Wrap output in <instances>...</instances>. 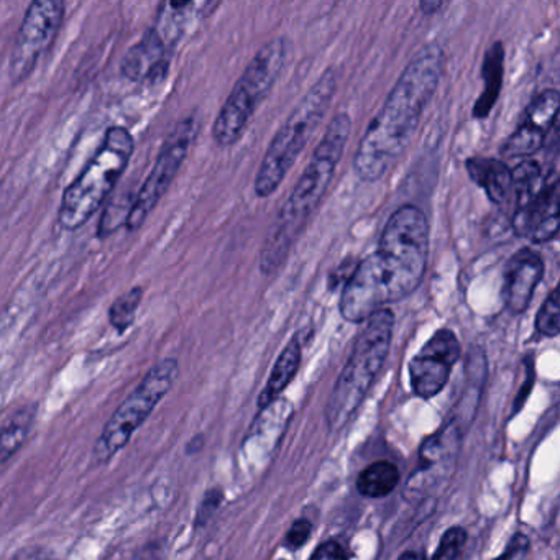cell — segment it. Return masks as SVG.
Masks as SVG:
<instances>
[{"instance_id":"cell-1","label":"cell","mask_w":560,"mask_h":560,"mask_svg":"<svg viewBox=\"0 0 560 560\" xmlns=\"http://www.w3.org/2000/svg\"><path fill=\"white\" fill-rule=\"evenodd\" d=\"M428 258V218L416 206H401L386 222L378 248L347 278L340 296L343 319L366 323L376 311L415 293L424 280Z\"/></svg>"},{"instance_id":"cell-2","label":"cell","mask_w":560,"mask_h":560,"mask_svg":"<svg viewBox=\"0 0 560 560\" xmlns=\"http://www.w3.org/2000/svg\"><path fill=\"white\" fill-rule=\"evenodd\" d=\"M444 65V50L438 42L424 45L409 61L360 140L353 159L360 182H378L398 162L438 91Z\"/></svg>"},{"instance_id":"cell-3","label":"cell","mask_w":560,"mask_h":560,"mask_svg":"<svg viewBox=\"0 0 560 560\" xmlns=\"http://www.w3.org/2000/svg\"><path fill=\"white\" fill-rule=\"evenodd\" d=\"M352 130L349 114L340 113L330 120L326 133L314 150L313 160L304 170L290 198L284 202L277 221L271 225L260 254L261 273L271 275L280 270L296 238L310 222L311 215L323 201L336 175Z\"/></svg>"},{"instance_id":"cell-4","label":"cell","mask_w":560,"mask_h":560,"mask_svg":"<svg viewBox=\"0 0 560 560\" xmlns=\"http://www.w3.org/2000/svg\"><path fill=\"white\" fill-rule=\"evenodd\" d=\"M393 330L395 314L386 307L376 311L366 320L365 329L357 337L349 360L327 402V425L332 431H339L352 419L378 378L392 349Z\"/></svg>"},{"instance_id":"cell-5","label":"cell","mask_w":560,"mask_h":560,"mask_svg":"<svg viewBox=\"0 0 560 560\" xmlns=\"http://www.w3.org/2000/svg\"><path fill=\"white\" fill-rule=\"evenodd\" d=\"M336 73L332 68H329L304 94L303 100L284 120L283 126L271 140L264 162L258 168L254 185L255 195L258 198H268L280 188L298 156L303 153L307 142L313 139L314 132L319 129L329 109L330 101L336 94Z\"/></svg>"},{"instance_id":"cell-6","label":"cell","mask_w":560,"mask_h":560,"mask_svg":"<svg viewBox=\"0 0 560 560\" xmlns=\"http://www.w3.org/2000/svg\"><path fill=\"white\" fill-rule=\"evenodd\" d=\"M136 150L132 133L110 127L83 172L65 189L58 222L65 231H78L100 211L116 188Z\"/></svg>"},{"instance_id":"cell-7","label":"cell","mask_w":560,"mask_h":560,"mask_svg":"<svg viewBox=\"0 0 560 560\" xmlns=\"http://www.w3.org/2000/svg\"><path fill=\"white\" fill-rule=\"evenodd\" d=\"M287 54V40L275 38L252 58L212 127V137L219 147L228 149L242 139L258 107L267 100L280 78Z\"/></svg>"},{"instance_id":"cell-8","label":"cell","mask_w":560,"mask_h":560,"mask_svg":"<svg viewBox=\"0 0 560 560\" xmlns=\"http://www.w3.org/2000/svg\"><path fill=\"white\" fill-rule=\"evenodd\" d=\"M179 375L178 360L163 359L156 362L143 376L136 389L124 399L113 418L104 425L93 448V464L96 467L107 464L117 452L129 444L140 425L149 419L175 385Z\"/></svg>"},{"instance_id":"cell-9","label":"cell","mask_w":560,"mask_h":560,"mask_svg":"<svg viewBox=\"0 0 560 560\" xmlns=\"http://www.w3.org/2000/svg\"><path fill=\"white\" fill-rule=\"evenodd\" d=\"M67 15L63 0H34L25 12L9 58V78L21 84L57 40Z\"/></svg>"},{"instance_id":"cell-10","label":"cell","mask_w":560,"mask_h":560,"mask_svg":"<svg viewBox=\"0 0 560 560\" xmlns=\"http://www.w3.org/2000/svg\"><path fill=\"white\" fill-rule=\"evenodd\" d=\"M198 133V122L195 117H185L182 122L176 124L175 130L170 133L150 172L149 178L143 183L142 188L133 196L132 208L127 218L126 228L129 232L139 231L143 222L152 214L163 196L168 191L176 175L186 162L189 149L195 142Z\"/></svg>"},{"instance_id":"cell-11","label":"cell","mask_w":560,"mask_h":560,"mask_svg":"<svg viewBox=\"0 0 560 560\" xmlns=\"http://www.w3.org/2000/svg\"><path fill=\"white\" fill-rule=\"evenodd\" d=\"M460 442L462 431L452 421L422 442L419 467L406 481V500H422L451 478L455 470Z\"/></svg>"},{"instance_id":"cell-12","label":"cell","mask_w":560,"mask_h":560,"mask_svg":"<svg viewBox=\"0 0 560 560\" xmlns=\"http://www.w3.org/2000/svg\"><path fill=\"white\" fill-rule=\"evenodd\" d=\"M460 353V342L451 329L435 330L434 336L409 362L412 392L422 399L438 396L447 385Z\"/></svg>"},{"instance_id":"cell-13","label":"cell","mask_w":560,"mask_h":560,"mask_svg":"<svg viewBox=\"0 0 560 560\" xmlns=\"http://www.w3.org/2000/svg\"><path fill=\"white\" fill-rule=\"evenodd\" d=\"M513 229L520 237L544 244L559 231V182L557 173L546 176L542 188L529 208L513 214Z\"/></svg>"},{"instance_id":"cell-14","label":"cell","mask_w":560,"mask_h":560,"mask_svg":"<svg viewBox=\"0 0 560 560\" xmlns=\"http://www.w3.org/2000/svg\"><path fill=\"white\" fill-rule=\"evenodd\" d=\"M544 277V261L530 248L517 250L504 270L503 300L510 313L523 314Z\"/></svg>"},{"instance_id":"cell-15","label":"cell","mask_w":560,"mask_h":560,"mask_svg":"<svg viewBox=\"0 0 560 560\" xmlns=\"http://www.w3.org/2000/svg\"><path fill=\"white\" fill-rule=\"evenodd\" d=\"M172 57L173 51L149 28L124 57L122 74L133 83L163 80L168 73Z\"/></svg>"},{"instance_id":"cell-16","label":"cell","mask_w":560,"mask_h":560,"mask_svg":"<svg viewBox=\"0 0 560 560\" xmlns=\"http://www.w3.org/2000/svg\"><path fill=\"white\" fill-rule=\"evenodd\" d=\"M218 2H163L159 8L152 31L175 54L176 47L183 40L189 28L218 9Z\"/></svg>"},{"instance_id":"cell-17","label":"cell","mask_w":560,"mask_h":560,"mask_svg":"<svg viewBox=\"0 0 560 560\" xmlns=\"http://www.w3.org/2000/svg\"><path fill=\"white\" fill-rule=\"evenodd\" d=\"M465 168L471 182L477 183L487 192L491 202L501 206L508 201L513 191V182H511V170L508 168L506 163L497 159L474 156L467 160Z\"/></svg>"},{"instance_id":"cell-18","label":"cell","mask_w":560,"mask_h":560,"mask_svg":"<svg viewBox=\"0 0 560 560\" xmlns=\"http://www.w3.org/2000/svg\"><path fill=\"white\" fill-rule=\"evenodd\" d=\"M301 365V342L300 337H293L284 347L283 352L278 357L273 370H271L270 378L265 385L264 392L258 396V408L267 409L268 406L277 401L278 396L288 388Z\"/></svg>"},{"instance_id":"cell-19","label":"cell","mask_w":560,"mask_h":560,"mask_svg":"<svg viewBox=\"0 0 560 560\" xmlns=\"http://www.w3.org/2000/svg\"><path fill=\"white\" fill-rule=\"evenodd\" d=\"M504 71V45L501 42H494L483 58L481 67V78H483V91L474 106V116L477 119H485L493 109L500 97L501 84H503Z\"/></svg>"},{"instance_id":"cell-20","label":"cell","mask_w":560,"mask_h":560,"mask_svg":"<svg viewBox=\"0 0 560 560\" xmlns=\"http://www.w3.org/2000/svg\"><path fill=\"white\" fill-rule=\"evenodd\" d=\"M37 408L25 406L19 409L0 429V465L8 464L27 442L34 425Z\"/></svg>"},{"instance_id":"cell-21","label":"cell","mask_w":560,"mask_h":560,"mask_svg":"<svg viewBox=\"0 0 560 560\" xmlns=\"http://www.w3.org/2000/svg\"><path fill=\"white\" fill-rule=\"evenodd\" d=\"M401 474L398 467L388 460H378L360 471L357 490L366 498H385L396 490Z\"/></svg>"},{"instance_id":"cell-22","label":"cell","mask_w":560,"mask_h":560,"mask_svg":"<svg viewBox=\"0 0 560 560\" xmlns=\"http://www.w3.org/2000/svg\"><path fill=\"white\" fill-rule=\"evenodd\" d=\"M560 97L556 90L542 91L537 94L526 113H524V124L539 130L544 136L550 132L553 124H556L557 113H559Z\"/></svg>"},{"instance_id":"cell-23","label":"cell","mask_w":560,"mask_h":560,"mask_svg":"<svg viewBox=\"0 0 560 560\" xmlns=\"http://www.w3.org/2000/svg\"><path fill=\"white\" fill-rule=\"evenodd\" d=\"M546 137L539 130L533 129V127L523 122L508 137L506 142L501 147V155L504 159L527 160L542 149Z\"/></svg>"},{"instance_id":"cell-24","label":"cell","mask_w":560,"mask_h":560,"mask_svg":"<svg viewBox=\"0 0 560 560\" xmlns=\"http://www.w3.org/2000/svg\"><path fill=\"white\" fill-rule=\"evenodd\" d=\"M145 290L142 287L132 288L127 293L120 294L109 307V323L117 332L124 334L136 323L137 311L142 304Z\"/></svg>"},{"instance_id":"cell-25","label":"cell","mask_w":560,"mask_h":560,"mask_svg":"<svg viewBox=\"0 0 560 560\" xmlns=\"http://www.w3.org/2000/svg\"><path fill=\"white\" fill-rule=\"evenodd\" d=\"M559 290L553 288L540 306L536 317V330L544 337H557L560 330Z\"/></svg>"},{"instance_id":"cell-26","label":"cell","mask_w":560,"mask_h":560,"mask_svg":"<svg viewBox=\"0 0 560 560\" xmlns=\"http://www.w3.org/2000/svg\"><path fill=\"white\" fill-rule=\"evenodd\" d=\"M133 196H127V198L119 199V201H114L113 205L106 209L103 219H101L100 228H97V237H109L120 225H126L127 215L122 214V209L130 211L132 206H127V202H133Z\"/></svg>"},{"instance_id":"cell-27","label":"cell","mask_w":560,"mask_h":560,"mask_svg":"<svg viewBox=\"0 0 560 560\" xmlns=\"http://www.w3.org/2000/svg\"><path fill=\"white\" fill-rule=\"evenodd\" d=\"M465 542H467V530L464 527H448L432 560H457L464 550Z\"/></svg>"},{"instance_id":"cell-28","label":"cell","mask_w":560,"mask_h":560,"mask_svg":"<svg viewBox=\"0 0 560 560\" xmlns=\"http://www.w3.org/2000/svg\"><path fill=\"white\" fill-rule=\"evenodd\" d=\"M222 501H224V493L219 488H214V490H209L208 493L202 498L201 506L198 510V516H196V524L198 526H205L211 521V517L218 513L219 508H221Z\"/></svg>"},{"instance_id":"cell-29","label":"cell","mask_w":560,"mask_h":560,"mask_svg":"<svg viewBox=\"0 0 560 560\" xmlns=\"http://www.w3.org/2000/svg\"><path fill=\"white\" fill-rule=\"evenodd\" d=\"M311 530H313V524L310 521L304 520V517L303 520L294 521L293 526L288 530L287 540H284L288 549H301L310 540Z\"/></svg>"},{"instance_id":"cell-30","label":"cell","mask_w":560,"mask_h":560,"mask_svg":"<svg viewBox=\"0 0 560 560\" xmlns=\"http://www.w3.org/2000/svg\"><path fill=\"white\" fill-rule=\"evenodd\" d=\"M527 549H529V539L526 534L516 533L511 537L506 550L493 560H523Z\"/></svg>"},{"instance_id":"cell-31","label":"cell","mask_w":560,"mask_h":560,"mask_svg":"<svg viewBox=\"0 0 560 560\" xmlns=\"http://www.w3.org/2000/svg\"><path fill=\"white\" fill-rule=\"evenodd\" d=\"M311 560H349V556L337 540H327L314 550Z\"/></svg>"},{"instance_id":"cell-32","label":"cell","mask_w":560,"mask_h":560,"mask_svg":"<svg viewBox=\"0 0 560 560\" xmlns=\"http://www.w3.org/2000/svg\"><path fill=\"white\" fill-rule=\"evenodd\" d=\"M11 560H57V557H55L51 550L45 549V547L27 546L18 550Z\"/></svg>"},{"instance_id":"cell-33","label":"cell","mask_w":560,"mask_h":560,"mask_svg":"<svg viewBox=\"0 0 560 560\" xmlns=\"http://www.w3.org/2000/svg\"><path fill=\"white\" fill-rule=\"evenodd\" d=\"M534 380H536V373H534L533 362L526 360V382H524L523 388L520 389V395L514 399L513 415H516L523 408L524 402H526L530 388H533Z\"/></svg>"},{"instance_id":"cell-34","label":"cell","mask_w":560,"mask_h":560,"mask_svg":"<svg viewBox=\"0 0 560 560\" xmlns=\"http://www.w3.org/2000/svg\"><path fill=\"white\" fill-rule=\"evenodd\" d=\"M445 2H441V0H422L419 2V9H421L422 14L425 15H434L438 14L439 11L445 8Z\"/></svg>"},{"instance_id":"cell-35","label":"cell","mask_w":560,"mask_h":560,"mask_svg":"<svg viewBox=\"0 0 560 560\" xmlns=\"http://www.w3.org/2000/svg\"><path fill=\"white\" fill-rule=\"evenodd\" d=\"M202 445H205V438H202V435H196V438L191 439V442H189L186 451H188V454H196V452L201 451Z\"/></svg>"},{"instance_id":"cell-36","label":"cell","mask_w":560,"mask_h":560,"mask_svg":"<svg viewBox=\"0 0 560 560\" xmlns=\"http://www.w3.org/2000/svg\"><path fill=\"white\" fill-rule=\"evenodd\" d=\"M136 560H162V557H160L156 547H147V549L143 550L142 556L137 557Z\"/></svg>"},{"instance_id":"cell-37","label":"cell","mask_w":560,"mask_h":560,"mask_svg":"<svg viewBox=\"0 0 560 560\" xmlns=\"http://www.w3.org/2000/svg\"><path fill=\"white\" fill-rule=\"evenodd\" d=\"M399 560H425V557L421 552H416V550H408L399 557Z\"/></svg>"}]
</instances>
